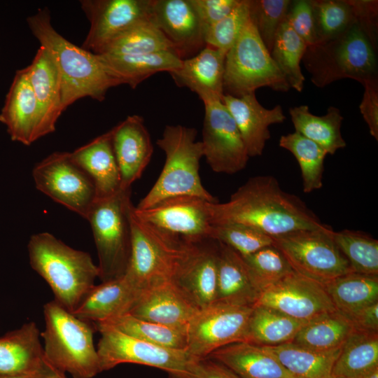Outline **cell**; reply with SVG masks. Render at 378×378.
<instances>
[{
	"mask_svg": "<svg viewBox=\"0 0 378 378\" xmlns=\"http://www.w3.org/2000/svg\"><path fill=\"white\" fill-rule=\"evenodd\" d=\"M211 225L239 223L272 237L327 225L298 196L283 190L272 176L250 178L228 201L209 204Z\"/></svg>",
	"mask_w": 378,
	"mask_h": 378,
	"instance_id": "cell-1",
	"label": "cell"
},
{
	"mask_svg": "<svg viewBox=\"0 0 378 378\" xmlns=\"http://www.w3.org/2000/svg\"><path fill=\"white\" fill-rule=\"evenodd\" d=\"M27 22L40 46L49 52L56 64L63 111L84 97L102 102L110 88L122 85L97 54L74 45L55 29L48 8L39 9Z\"/></svg>",
	"mask_w": 378,
	"mask_h": 378,
	"instance_id": "cell-2",
	"label": "cell"
},
{
	"mask_svg": "<svg viewBox=\"0 0 378 378\" xmlns=\"http://www.w3.org/2000/svg\"><path fill=\"white\" fill-rule=\"evenodd\" d=\"M131 206V251L125 279L140 295L174 281L200 243L172 235L139 218Z\"/></svg>",
	"mask_w": 378,
	"mask_h": 378,
	"instance_id": "cell-3",
	"label": "cell"
},
{
	"mask_svg": "<svg viewBox=\"0 0 378 378\" xmlns=\"http://www.w3.org/2000/svg\"><path fill=\"white\" fill-rule=\"evenodd\" d=\"M29 263L50 287L55 300L74 313L99 278L90 255L74 249L48 232L33 234Z\"/></svg>",
	"mask_w": 378,
	"mask_h": 378,
	"instance_id": "cell-4",
	"label": "cell"
},
{
	"mask_svg": "<svg viewBox=\"0 0 378 378\" xmlns=\"http://www.w3.org/2000/svg\"><path fill=\"white\" fill-rule=\"evenodd\" d=\"M302 62L318 88L343 78L378 81L377 45L357 21L337 36L307 46Z\"/></svg>",
	"mask_w": 378,
	"mask_h": 378,
	"instance_id": "cell-5",
	"label": "cell"
},
{
	"mask_svg": "<svg viewBox=\"0 0 378 378\" xmlns=\"http://www.w3.org/2000/svg\"><path fill=\"white\" fill-rule=\"evenodd\" d=\"M197 131L181 125H166L157 145L165 155V162L157 181L141 199L138 209L149 208L168 198L194 196L210 202L218 200L202 183L200 164L203 146L197 141Z\"/></svg>",
	"mask_w": 378,
	"mask_h": 378,
	"instance_id": "cell-6",
	"label": "cell"
},
{
	"mask_svg": "<svg viewBox=\"0 0 378 378\" xmlns=\"http://www.w3.org/2000/svg\"><path fill=\"white\" fill-rule=\"evenodd\" d=\"M43 357L73 378H92L101 372L91 322L82 320L55 300L43 306Z\"/></svg>",
	"mask_w": 378,
	"mask_h": 378,
	"instance_id": "cell-7",
	"label": "cell"
},
{
	"mask_svg": "<svg viewBox=\"0 0 378 378\" xmlns=\"http://www.w3.org/2000/svg\"><path fill=\"white\" fill-rule=\"evenodd\" d=\"M131 188L97 200L86 219L92 231L102 282L122 276L131 251Z\"/></svg>",
	"mask_w": 378,
	"mask_h": 378,
	"instance_id": "cell-8",
	"label": "cell"
},
{
	"mask_svg": "<svg viewBox=\"0 0 378 378\" xmlns=\"http://www.w3.org/2000/svg\"><path fill=\"white\" fill-rule=\"evenodd\" d=\"M262 87L283 92L290 88L249 18L226 53L223 92L239 97Z\"/></svg>",
	"mask_w": 378,
	"mask_h": 378,
	"instance_id": "cell-9",
	"label": "cell"
},
{
	"mask_svg": "<svg viewBox=\"0 0 378 378\" xmlns=\"http://www.w3.org/2000/svg\"><path fill=\"white\" fill-rule=\"evenodd\" d=\"M332 229L300 230L272 237V245L297 273L325 285L352 270L336 245Z\"/></svg>",
	"mask_w": 378,
	"mask_h": 378,
	"instance_id": "cell-10",
	"label": "cell"
},
{
	"mask_svg": "<svg viewBox=\"0 0 378 378\" xmlns=\"http://www.w3.org/2000/svg\"><path fill=\"white\" fill-rule=\"evenodd\" d=\"M94 324L101 334L97 349L101 372L119 364L134 363L162 370L174 378H190L196 360L186 349L158 346L125 334L108 324Z\"/></svg>",
	"mask_w": 378,
	"mask_h": 378,
	"instance_id": "cell-11",
	"label": "cell"
},
{
	"mask_svg": "<svg viewBox=\"0 0 378 378\" xmlns=\"http://www.w3.org/2000/svg\"><path fill=\"white\" fill-rule=\"evenodd\" d=\"M36 188L86 219L97 200L94 183L68 152H55L32 170Z\"/></svg>",
	"mask_w": 378,
	"mask_h": 378,
	"instance_id": "cell-12",
	"label": "cell"
},
{
	"mask_svg": "<svg viewBox=\"0 0 378 378\" xmlns=\"http://www.w3.org/2000/svg\"><path fill=\"white\" fill-rule=\"evenodd\" d=\"M252 309L219 302L200 309L186 328V350L197 360L227 344L245 342Z\"/></svg>",
	"mask_w": 378,
	"mask_h": 378,
	"instance_id": "cell-13",
	"label": "cell"
},
{
	"mask_svg": "<svg viewBox=\"0 0 378 378\" xmlns=\"http://www.w3.org/2000/svg\"><path fill=\"white\" fill-rule=\"evenodd\" d=\"M203 103V157L214 172L233 174L241 171L249 156L234 119L221 99Z\"/></svg>",
	"mask_w": 378,
	"mask_h": 378,
	"instance_id": "cell-14",
	"label": "cell"
},
{
	"mask_svg": "<svg viewBox=\"0 0 378 378\" xmlns=\"http://www.w3.org/2000/svg\"><path fill=\"white\" fill-rule=\"evenodd\" d=\"M80 4L90 24L81 47L96 54L128 30L150 20L152 0H82Z\"/></svg>",
	"mask_w": 378,
	"mask_h": 378,
	"instance_id": "cell-15",
	"label": "cell"
},
{
	"mask_svg": "<svg viewBox=\"0 0 378 378\" xmlns=\"http://www.w3.org/2000/svg\"><path fill=\"white\" fill-rule=\"evenodd\" d=\"M255 305L305 322L336 310L323 284L294 270L263 290Z\"/></svg>",
	"mask_w": 378,
	"mask_h": 378,
	"instance_id": "cell-16",
	"label": "cell"
},
{
	"mask_svg": "<svg viewBox=\"0 0 378 378\" xmlns=\"http://www.w3.org/2000/svg\"><path fill=\"white\" fill-rule=\"evenodd\" d=\"M194 196H178L162 200L144 209L134 206V214L152 225L191 243L210 238L212 225L209 204Z\"/></svg>",
	"mask_w": 378,
	"mask_h": 378,
	"instance_id": "cell-17",
	"label": "cell"
},
{
	"mask_svg": "<svg viewBox=\"0 0 378 378\" xmlns=\"http://www.w3.org/2000/svg\"><path fill=\"white\" fill-rule=\"evenodd\" d=\"M150 20L182 60L205 47L202 26L190 0H152Z\"/></svg>",
	"mask_w": 378,
	"mask_h": 378,
	"instance_id": "cell-18",
	"label": "cell"
},
{
	"mask_svg": "<svg viewBox=\"0 0 378 378\" xmlns=\"http://www.w3.org/2000/svg\"><path fill=\"white\" fill-rule=\"evenodd\" d=\"M110 131L121 189H130L150 161L153 147L150 134L139 115L127 116Z\"/></svg>",
	"mask_w": 378,
	"mask_h": 378,
	"instance_id": "cell-19",
	"label": "cell"
},
{
	"mask_svg": "<svg viewBox=\"0 0 378 378\" xmlns=\"http://www.w3.org/2000/svg\"><path fill=\"white\" fill-rule=\"evenodd\" d=\"M221 101L236 123L249 158L261 155L270 139L269 127L286 119L281 106L266 108L258 101L255 92L239 97L224 94Z\"/></svg>",
	"mask_w": 378,
	"mask_h": 378,
	"instance_id": "cell-20",
	"label": "cell"
},
{
	"mask_svg": "<svg viewBox=\"0 0 378 378\" xmlns=\"http://www.w3.org/2000/svg\"><path fill=\"white\" fill-rule=\"evenodd\" d=\"M199 310L174 281H169L144 291L128 314L186 330Z\"/></svg>",
	"mask_w": 378,
	"mask_h": 378,
	"instance_id": "cell-21",
	"label": "cell"
},
{
	"mask_svg": "<svg viewBox=\"0 0 378 378\" xmlns=\"http://www.w3.org/2000/svg\"><path fill=\"white\" fill-rule=\"evenodd\" d=\"M10 139L29 146L39 139V114L27 67L18 70L0 113Z\"/></svg>",
	"mask_w": 378,
	"mask_h": 378,
	"instance_id": "cell-22",
	"label": "cell"
},
{
	"mask_svg": "<svg viewBox=\"0 0 378 378\" xmlns=\"http://www.w3.org/2000/svg\"><path fill=\"white\" fill-rule=\"evenodd\" d=\"M39 114V139L53 132L63 112L61 78L55 61L42 46L27 66Z\"/></svg>",
	"mask_w": 378,
	"mask_h": 378,
	"instance_id": "cell-23",
	"label": "cell"
},
{
	"mask_svg": "<svg viewBox=\"0 0 378 378\" xmlns=\"http://www.w3.org/2000/svg\"><path fill=\"white\" fill-rule=\"evenodd\" d=\"M226 53L205 46L195 56L182 60L180 68L169 72L178 87L187 88L202 101L221 99Z\"/></svg>",
	"mask_w": 378,
	"mask_h": 378,
	"instance_id": "cell-24",
	"label": "cell"
},
{
	"mask_svg": "<svg viewBox=\"0 0 378 378\" xmlns=\"http://www.w3.org/2000/svg\"><path fill=\"white\" fill-rule=\"evenodd\" d=\"M218 242L209 239L199 244L174 283L200 309L216 300Z\"/></svg>",
	"mask_w": 378,
	"mask_h": 378,
	"instance_id": "cell-25",
	"label": "cell"
},
{
	"mask_svg": "<svg viewBox=\"0 0 378 378\" xmlns=\"http://www.w3.org/2000/svg\"><path fill=\"white\" fill-rule=\"evenodd\" d=\"M41 333L34 322L0 337V377H33L43 359Z\"/></svg>",
	"mask_w": 378,
	"mask_h": 378,
	"instance_id": "cell-26",
	"label": "cell"
},
{
	"mask_svg": "<svg viewBox=\"0 0 378 378\" xmlns=\"http://www.w3.org/2000/svg\"><path fill=\"white\" fill-rule=\"evenodd\" d=\"M71 158L92 179L97 200L109 197L121 190V181L114 155L111 131L70 153Z\"/></svg>",
	"mask_w": 378,
	"mask_h": 378,
	"instance_id": "cell-27",
	"label": "cell"
},
{
	"mask_svg": "<svg viewBox=\"0 0 378 378\" xmlns=\"http://www.w3.org/2000/svg\"><path fill=\"white\" fill-rule=\"evenodd\" d=\"M218 242L216 302L234 306L253 307L261 292L254 284L241 255Z\"/></svg>",
	"mask_w": 378,
	"mask_h": 378,
	"instance_id": "cell-28",
	"label": "cell"
},
{
	"mask_svg": "<svg viewBox=\"0 0 378 378\" xmlns=\"http://www.w3.org/2000/svg\"><path fill=\"white\" fill-rule=\"evenodd\" d=\"M207 358L241 378H295L264 346L246 342L224 346Z\"/></svg>",
	"mask_w": 378,
	"mask_h": 378,
	"instance_id": "cell-29",
	"label": "cell"
},
{
	"mask_svg": "<svg viewBox=\"0 0 378 378\" xmlns=\"http://www.w3.org/2000/svg\"><path fill=\"white\" fill-rule=\"evenodd\" d=\"M139 294L124 276L94 285L73 313L89 322H103L127 314Z\"/></svg>",
	"mask_w": 378,
	"mask_h": 378,
	"instance_id": "cell-30",
	"label": "cell"
},
{
	"mask_svg": "<svg viewBox=\"0 0 378 378\" xmlns=\"http://www.w3.org/2000/svg\"><path fill=\"white\" fill-rule=\"evenodd\" d=\"M97 55L121 84H127L132 89L152 75L172 72L182 64L176 54L167 51L135 55Z\"/></svg>",
	"mask_w": 378,
	"mask_h": 378,
	"instance_id": "cell-31",
	"label": "cell"
},
{
	"mask_svg": "<svg viewBox=\"0 0 378 378\" xmlns=\"http://www.w3.org/2000/svg\"><path fill=\"white\" fill-rule=\"evenodd\" d=\"M295 378H331L341 347L320 351L293 342L262 346Z\"/></svg>",
	"mask_w": 378,
	"mask_h": 378,
	"instance_id": "cell-32",
	"label": "cell"
},
{
	"mask_svg": "<svg viewBox=\"0 0 378 378\" xmlns=\"http://www.w3.org/2000/svg\"><path fill=\"white\" fill-rule=\"evenodd\" d=\"M289 114L295 132L316 143L328 154L334 155L346 146L341 133L343 116L339 108L330 106L326 115L318 116L304 104L290 108Z\"/></svg>",
	"mask_w": 378,
	"mask_h": 378,
	"instance_id": "cell-33",
	"label": "cell"
},
{
	"mask_svg": "<svg viewBox=\"0 0 378 378\" xmlns=\"http://www.w3.org/2000/svg\"><path fill=\"white\" fill-rule=\"evenodd\" d=\"M378 368V332L354 330L341 347L332 377L365 378Z\"/></svg>",
	"mask_w": 378,
	"mask_h": 378,
	"instance_id": "cell-34",
	"label": "cell"
},
{
	"mask_svg": "<svg viewBox=\"0 0 378 378\" xmlns=\"http://www.w3.org/2000/svg\"><path fill=\"white\" fill-rule=\"evenodd\" d=\"M306 323L272 308L255 305L248 319L245 342L267 346L291 342Z\"/></svg>",
	"mask_w": 378,
	"mask_h": 378,
	"instance_id": "cell-35",
	"label": "cell"
},
{
	"mask_svg": "<svg viewBox=\"0 0 378 378\" xmlns=\"http://www.w3.org/2000/svg\"><path fill=\"white\" fill-rule=\"evenodd\" d=\"M324 286L335 309L346 317L378 302V275L352 272Z\"/></svg>",
	"mask_w": 378,
	"mask_h": 378,
	"instance_id": "cell-36",
	"label": "cell"
},
{
	"mask_svg": "<svg viewBox=\"0 0 378 378\" xmlns=\"http://www.w3.org/2000/svg\"><path fill=\"white\" fill-rule=\"evenodd\" d=\"M354 330L350 319L336 309L307 322L292 342L315 350H331L341 347Z\"/></svg>",
	"mask_w": 378,
	"mask_h": 378,
	"instance_id": "cell-37",
	"label": "cell"
},
{
	"mask_svg": "<svg viewBox=\"0 0 378 378\" xmlns=\"http://www.w3.org/2000/svg\"><path fill=\"white\" fill-rule=\"evenodd\" d=\"M164 51L176 54L173 45L151 20H148L118 36L96 54L135 55Z\"/></svg>",
	"mask_w": 378,
	"mask_h": 378,
	"instance_id": "cell-38",
	"label": "cell"
},
{
	"mask_svg": "<svg viewBox=\"0 0 378 378\" xmlns=\"http://www.w3.org/2000/svg\"><path fill=\"white\" fill-rule=\"evenodd\" d=\"M307 47L285 19L276 32L270 55L290 88L298 92L303 90L305 80L300 62Z\"/></svg>",
	"mask_w": 378,
	"mask_h": 378,
	"instance_id": "cell-39",
	"label": "cell"
},
{
	"mask_svg": "<svg viewBox=\"0 0 378 378\" xmlns=\"http://www.w3.org/2000/svg\"><path fill=\"white\" fill-rule=\"evenodd\" d=\"M279 144L297 160L301 171L303 192L309 193L321 188L323 163L328 153L297 132L282 135Z\"/></svg>",
	"mask_w": 378,
	"mask_h": 378,
	"instance_id": "cell-40",
	"label": "cell"
},
{
	"mask_svg": "<svg viewBox=\"0 0 378 378\" xmlns=\"http://www.w3.org/2000/svg\"><path fill=\"white\" fill-rule=\"evenodd\" d=\"M104 323L130 336L141 340L174 349H186V330L141 319L125 314Z\"/></svg>",
	"mask_w": 378,
	"mask_h": 378,
	"instance_id": "cell-41",
	"label": "cell"
},
{
	"mask_svg": "<svg viewBox=\"0 0 378 378\" xmlns=\"http://www.w3.org/2000/svg\"><path fill=\"white\" fill-rule=\"evenodd\" d=\"M338 248L354 272L378 275V241L360 231L343 230L332 233Z\"/></svg>",
	"mask_w": 378,
	"mask_h": 378,
	"instance_id": "cell-42",
	"label": "cell"
},
{
	"mask_svg": "<svg viewBox=\"0 0 378 378\" xmlns=\"http://www.w3.org/2000/svg\"><path fill=\"white\" fill-rule=\"evenodd\" d=\"M317 43L330 40L356 21L349 0H311Z\"/></svg>",
	"mask_w": 378,
	"mask_h": 378,
	"instance_id": "cell-43",
	"label": "cell"
},
{
	"mask_svg": "<svg viewBox=\"0 0 378 378\" xmlns=\"http://www.w3.org/2000/svg\"><path fill=\"white\" fill-rule=\"evenodd\" d=\"M242 258L261 293L293 270L284 255L272 244Z\"/></svg>",
	"mask_w": 378,
	"mask_h": 378,
	"instance_id": "cell-44",
	"label": "cell"
},
{
	"mask_svg": "<svg viewBox=\"0 0 378 378\" xmlns=\"http://www.w3.org/2000/svg\"><path fill=\"white\" fill-rule=\"evenodd\" d=\"M210 238L228 246L242 257L272 244L270 236L239 223L212 225Z\"/></svg>",
	"mask_w": 378,
	"mask_h": 378,
	"instance_id": "cell-45",
	"label": "cell"
},
{
	"mask_svg": "<svg viewBox=\"0 0 378 378\" xmlns=\"http://www.w3.org/2000/svg\"><path fill=\"white\" fill-rule=\"evenodd\" d=\"M290 2V0H248L250 20L270 53Z\"/></svg>",
	"mask_w": 378,
	"mask_h": 378,
	"instance_id": "cell-46",
	"label": "cell"
},
{
	"mask_svg": "<svg viewBox=\"0 0 378 378\" xmlns=\"http://www.w3.org/2000/svg\"><path fill=\"white\" fill-rule=\"evenodd\" d=\"M248 20V0H240L227 15L204 31L205 46L227 53L237 41Z\"/></svg>",
	"mask_w": 378,
	"mask_h": 378,
	"instance_id": "cell-47",
	"label": "cell"
},
{
	"mask_svg": "<svg viewBox=\"0 0 378 378\" xmlns=\"http://www.w3.org/2000/svg\"><path fill=\"white\" fill-rule=\"evenodd\" d=\"M286 20L307 46L317 43L311 0L291 1Z\"/></svg>",
	"mask_w": 378,
	"mask_h": 378,
	"instance_id": "cell-48",
	"label": "cell"
},
{
	"mask_svg": "<svg viewBox=\"0 0 378 378\" xmlns=\"http://www.w3.org/2000/svg\"><path fill=\"white\" fill-rule=\"evenodd\" d=\"M240 0H190L203 31L227 15Z\"/></svg>",
	"mask_w": 378,
	"mask_h": 378,
	"instance_id": "cell-49",
	"label": "cell"
},
{
	"mask_svg": "<svg viewBox=\"0 0 378 378\" xmlns=\"http://www.w3.org/2000/svg\"><path fill=\"white\" fill-rule=\"evenodd\" d=\"M356 21L363 27L372 42L377 45L378 1L349 0Z\"/></svg>",
	"mask_w": 378,
	"mask_h": 378,
	"instance_id": "cell-50",
	"label": "cell"
},
{
	"mask_svg": "<svg viewBox=\"0 0 378 378\" xmlns=\"http://www.w3.org/2000/svg\"><path fill=\"white\" fill-rule=\"evenodd\" d=\"M364 93L359 106L370 134L378 140V81L363 84Z\"/></svg>",
	"mask_w": 378,
	"mask_h": 378,
	"instance_id": "cell-51",
	"label": "cell"
},
{
	"mask_svg": "<svg viewBox=\"0 0 378 378\" xmlns=\"http://www.w3.org/2000/svg\"><path fill=\"white\" fill-rule=\"evenodd\" d=\"M190 378H241L224 365L209 358L195 360Z\"/></svg>",
	"mask_w": 378,
	"mask_h": 378,
	"instance_id": "cell-52",
	"label": "cell"
},
{
	"mask_svg": "<svg viewBox=\"0 0 378 378\" xmlns=\"http://www.w3.org/2000/svg\"><path fill=\"white\" fill-rule=\"evenodd\" d=\"M347 318L356 330L378 332V302L361 309Z\"/></svg>",
	"mask_w": 378,
	"mask_h": 378,
	"instance_id": "cell-53",
	"label": "cell"
},
{
	"mask_svg": "<svg viewBox=\"0 0 378 378\" xmlns=\"http://www.w3.org/2000/svg\"><path fill=\"white\" fill-rule=\"evenodd\" d=\"M34 378H66L65 373L52 366L43 357L41 366Z\"/></svg>",
	"mask_w": 378,
	"mask_h": 378,
	"instance_id": "cell-54",
	"label": "cell"
},
{
	"mask_svg": "<svg viewBox=\"0 0 378 378\" xmlns=\"http://www.w3.org/2000/svg\"><path fill=\"white\" fill-rule=\"evenodd\" d=\"M365 378H378V368L372 372Z\"/></svg>",
	"mask_w": 378,
	"mask_h": 378,
	"instance_id": "cell-55",
	"label": "cell"
},
{
	"mask_svg": "<svg viewBox=\"0 0 378 378\" xmlns=\"http://www.w3.org/2000/svg\"><path fill=\"white\" fill-rule=\"evenodd\" d=\"M0 378H34V377H29V376L15 375V376H1L0 377Z\"/></svg>",
	"mask_w": 378,
	"mask_h": 378,
	"instance_id": "cell-56",
	"label": "cell"
},
{
	"mask_svg": "<svg viewBox=\"0 0 378 378\" xmlns=\"http://www.w3.org/2000/svg\"><path fill=\"white\" fill-rule=\"evenodd\" d=\"M331 378H341V377H332Z\"/></svg>",
	"mask_w": 378,
	"mask_h": 378,
	"instance_id": "cell-57",
	"label": "cell"
}]
</instances>
